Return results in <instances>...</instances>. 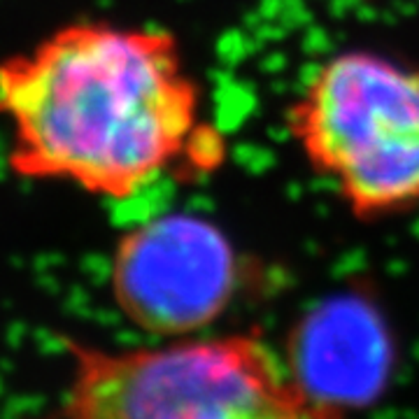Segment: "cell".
Returning <instances> with one entry per match:
<instances>
[{"label": "cell", "mask_w": 419, "mask_h": 419, "mask_svg": "<svg viewBox=\"0 0 419 419\" xmlns=\"http://www.w3.org/2000/svg\"><path fill=\"white\" fill-rule=\"evenodd\" d=\"M16 178L129 200L165 175H207L226 142L170 31L70 21L0 61Z\"/></svg>", "instance_id": "obj_1"}, {"label": "cell", "mask_w": 419, "mask_h": 419, "mask_svg": "<svg viewBox=\"0 0 419 419\" xmlns=\"http://www.w3.org/2000/svg\"><path fill=\"white\" fill-rule=\"evenodd\" d=\"M287 133L354 219L419 207V63L373 49L329 56L291 100Z\"/></svg>", "instance_id": "obj_3"}, {"label": "cell", "mask_w": 419, "mask_h": 419, "mask_svg": "<svg viewBox=\"0 0 419 419\" xmlns=\"http://www.w3.org/2000/svg\"><path fill=\"white\" fill-rule=\"evenodd\" d=\"M242 287V261L229 236L198 214L173 212L116 240L110 289L131 324L161 338L207 331Z\"/></svg>", "instance_id": "obj_4"}, {"label": "cell", "mask_w": 419, "mask_h": 419, "mask_svg": "<svg viewBox=\"0 0 419 419\" xmlns=\"http://www.w3.org/2000/svg\"><path fill=\"white\" fill-rule=\"evenodd\" d=\"M68 354L63 398L38 419H349L251 333L140 347L68 340Z\"/></svg>", "instance_id": "obj_2"}]
</instances>
